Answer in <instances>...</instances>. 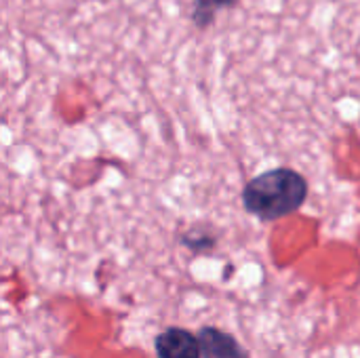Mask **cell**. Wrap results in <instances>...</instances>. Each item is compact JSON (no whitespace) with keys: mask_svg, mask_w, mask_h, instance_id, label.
<instances>
[{"mask_svg":"<svg viewBox=\"0 0 360 358\" xmlns=\"http://www.w3.org/2000/svg\"><path fill=\"white\" fill-rule=\"evenodd\" d=\"M308 198V181L293 169H272L253 177L245 192V209L262 222H274L297 211Z\"/></svg>","mask_w":360,"mask_h":358,"instance_id":"1","label":"cell"},{"mask_svg":"<svg viewBox=\"0 0 360 358\" xmlns=\"http://www.w3.org/2000/svg\"><path fill=\"white\" fill-rule=\"evenodd\" d=\"M158 358H202L200 340L188 329L169 327L154 340Z\"/></svg>","mask_w":360,"mask_h":358,"instance_id":"2","label":"cell"},{"mask_svg":"<svg viewBox=\"0 0 360 358\" xmlns=\"http://www.w3.org/2000/svg\"><path fill=\"white\" fill-rule=\"evenodd\" d=\"M202 358H249V352L243 344L224 329L217 327H202L198 331Z\"/></svg>","mask_w":360,"mask_h":358,"instance_id":"3","label":"cell"},{"mask_svg":"<svg viewBox=\"0 0 360 358\" xmlns=\"http://www.w3.org/2000/svg\"><path fill=\"white\" fill-rule=\"evenodd\" d=\"M236 0H194L192 19L198 27H209L215 19V13L221 8L234 6Z\"/></svg>","mask_w":360,"mask_h":358,"instance_id":"4","label":"cell"},{"mask_svg":"<svg viewBox=\"0 0 360 358\" xmlns=\"http://www.w3.org/2000/svg\"><path fill=\"white\" fill-rule=\"evenodd\" d=\"M184 245L190 247L192 251H209L215 247V236L213 234H207L205 230H190L186 232L184 236Z\"/></svg>","mask_w":360,"mask_h":358,"instance_id":"5","label":"cell"}]
</instances>
